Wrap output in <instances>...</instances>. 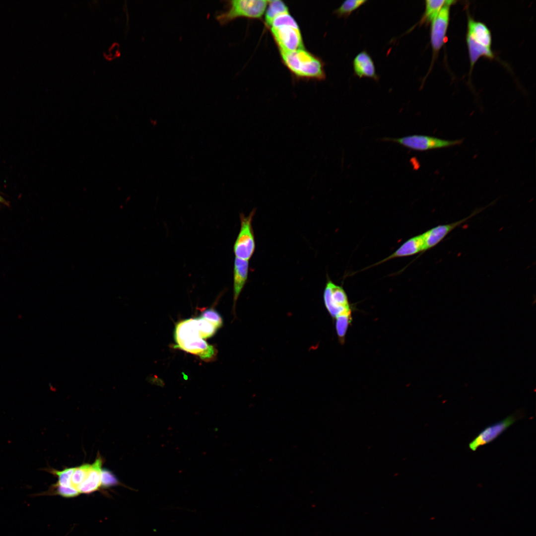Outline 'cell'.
I'll return each mask as SVG.
<instances>
[{
    "mask_svg": "<svg viewBox=\"0 0 536 536\" xmlns=\"http://www.w3.org/2000/svg\"><path fill=\"white\" fill-rule=\"evenodd\" d=\"M280 55L283 63L295 75L320 80L325 78L322 61L304 49L280 52Z\"/></svg>",
    "mask_w": 536,
    "mask_h": 536,
    "instance_id": "6da1fadb",
    "label": "cell"
},
{
    "mask_svg": "<svg viewBox=\"0 0 536 536\" xmlns=\"http://www.w3.org/2000/svg\"><path fill=\"white\" fill-rule=\"evenodd\" d=\"M228 2L227 10L219 12L216 15V19L222 25L240 17L250 18H261L264 13L268 1L233 0Z\"/></svg>",
    "mask_w": 536,
    "mask_h": 536,
    "instance_id": "7a4b0ae2",
    "label": "cell"
},
{
    "mask_svg": "<svg viewBox=\"0 0 536 536\" xmlns=\"http://www.w3.org/2000/svg\"><path fill=\"white\" fill-rule=\"evenodd\" d=\"M382 139L384 141L395 142L410 149L420 151L447 148L460 145L463 141L462 139L446 140L421 134H413L398 138L384 137Z\"/></svg>",
    "mask_w": 536,
    "mask_h": 536,
    "instance_id": "3957f363",
    "label": "cell"
},
{
    "mask_svg": "<svg viewBox=\"0 0 536 536\" xmlns=\"http://www.w3.org/2000/svg\"><path fill=\"white\" fill-rule=\"evenodd\" d=\"M254 215V210L248 216L240 214V231L233 247L235 258L249 261L255 252L256 244L252 227Z\"/></svg>",
    "mask_w": 536,
    "mask_h": 536,
    "instance_id": "277c9868",
    "label": "cell"
},
{
    "mask_svg": "<svg viewBox=\"0 0 536 536\" xmlns=\"http://www.w3.org/2000/svg\"><path fill=\"white\" fill-rule=\"evenodd\" d=\"M325 307L333 318L351 313L347 296L342 287L329 279L323 293Z\"/></svg>",
    "mask_w": 536,
    "mask_h": 536,
    "instance_id": "5b68a950",
    "label": "cell"
},
{
    "mask_svg": "<svg viewBox=\"0 0 536 536\" xmlns=\"http://www.w3.org/2000/svg\"><path fill=\"white\" fill-rule=\"evenodd\" d=\"M456 2L455 0H450L441 9L431 22L430 42L433 51V63L440 50L446 42L450 19V7Z\"/></svg>",
    "mask_w": 536,
    "mask_h": 536,
    "instance_id": "8992f818",
    "label": "cell"
},
{
    "mask_svg": "<svg viewBox=\"0 0 536 536\" xmlns=\"http://www.w3.org/2000/svg\"><path fill=\"white\" fill-rule=\"evenodd\" d=\"M174 347L195 354L206 361L213 358L216 354L214 347L201 337L199 331L188 334L176 342Z\"/></svg>",
    "mask_w": 536,
    "mask_h": 536,
    "instance_id": "52a82bcc",
    "label": "cell"
},
{
    "mask_svg": "<svg viewBox=\"0 0 536 536\" xmlns=\"http://www.w3.org/2000/svg\"><path fill=\"white\" fill-rule=\"evenodd\" d=\"M516 414H512L504 419L491 424L482 430L469 444V447L475 451L479 447L492 442L518 419Z\"/></svg>",
    "mask_w": 536,
    "mask_h": 536,
    "instance_id": "ba28073f",
    "label": "cell"
},
{
    "mask_svg": "<svg viewBox=\"0 0 536 536\" xmlns=\"http://www.w3.org/2000/svg\"><path fill=\"white\" fill-rule=\"evenodd\" d=\"M270 30L280 52H292L304 49L299 28L281 26L271 28Z\"/></svg>",
    "mask_w": 536,
    "mask_h": 536,
    "instance_id": "9c48e42d",
    "label": "cell"
},
{
    "mask_svg": "<svg viewBox=\"0 0 536 536\" xmlns=\"http://www.w3.org/2000/svg\"><path fill=\"white\" fill-rule=\"evenodd\" d=\"M477 213L476 211L467 217L453 223L437 226L421 234L423 251H426L437 245L453 230Z\"/></svg>",
    "mask_w": 536,
    "mask_h": 536,
    "instance_id": "30bf717a",
    "label": "cell"
},
{
    "mask_svg": "<svg viewBox=\"0 0 536 536\" xmlns=\"http://www.w3.org/2000/svg\"><path fill=\"white\" fill-rule=\"evenodd\" d=\"M353 67L354 74L359 78L368 77L376 81L379 79L374 63L366 51L360 52L354 57Z\"/></svg>",
    "mask_w": 536,
    "mask_h": 536,
    "instance_id": "8fae6325",
    "label": "cell"
},
{
    "mask_svg": "<svg viewBox=\"0 0 536 536\" xmlns=\"http://www.w3.org/2000/svg\"><path fill=\"white\" fill-rule=\"evenodd\" d=\"M249 261L235 258L233 269V310L248 277Z\"/></svg>",
    "mask_w": 536,
    "mask_h": 536,
    "instance_id": "7c38bea8",
    "label": "cell"
},
{
    "mask_svg": "<svg viewBox=\"0 0 536 536\" xmlns=\"http://www.w3.org/2000/svg\"><path fill=\"white\" fill-rule=\"evenodd\" d=\"M103 460L99 456L91 465L85 479L77 487L79 493L89 494L99 489L101 486V473Z\"/></svg>",
    "mask_w": 536,
    "mask_h": 536,
    "instance_id": "4fadbf2b",
    "label": "cell"
},
{
    "mask_svg": "<svg viewBox=\"0 0 536 536\" xmlns=\"http://www.w3.org/2000/svg\"><path fill=\"white\" fill-rule=\"evenodd\" d=\"M467 35L478 44L491 49L492 37L490 30L484 23L475 21L469 15L468 16Z\"/></svg>",
    "mask_w": 536,
    "mask_h": 536,
    "instance_id": "5bb4252c",
    "label": "cell"
},
{
    "mask_svg": "<svg viewBox=\"0 0 536 536\" xmlns=\"http://www.w3.org/2000/svg\"><path fill=\"white\" fill-rule=\"evenodd\" d=\"M423 251V241L421 235L412 237L404 242L396 251L389 256L374 264L376 266L391 259L410 256Z\"/></svg>",
    "mask_w": 536,
    "mask_h": 536,
    "instance_id": "9a60e30c",
    "label": "cell"
},
{
    "mask_svg": "<svg viewBox=\"0 0 536 536\" xmlns=\"http://www.w3.org/2000/svg\"><path fill=\"white\" fill-rule=\"evenodd\" d=\"M466 41L470 61V72L474 65L480 57H485L489 59H493L494 58V55L491 49L478 44L467 35Z\"/></svg>",
    "mask_w": 536,
    "mask_h": 536,
    "instance_id": "2e32d148",
    "label": "cell"
},
{
    "mask_svg": "<svg viewBox=\"0 0 536 536\" xmlns=\"http://www.w3.org/2000/svg\"><path fill=\"white\" fill-rule=\"evenodd\" d=\"M450 0H427L425 1L424 12L420 19V24L431 23L441 9Z\"/></svg>",
    "mask_w": 536,
    "mask_h": 536,
    "instance_id": "e0dca14e",
    "label": "cell"
},
{
    "mask_svg": "<svg viewBox=\"0 0 536 536\" xmlns=\"http://www.w3.org/2000/svg\"><path fill=\"white\" fill-rule=\"evenodd\" d=\"M268 7L266 10L265 21L269 26L272 20L277 15L288 12V7L282 1L279 0H270L268 2Z\"/></svg>",
    "mask_w": 536,
    "mask_h": 536,
    "instance_id": "ac0fdd59",
    "label": "cell"
},
{
    "mask_svg": "<svg viewBox=\"0 0 536 536\" xmlns=\"http://www.w3.org/2000/svg\"><path fill=\"white\" fill-rule=\"evenodd\" d=\"M367 2V0H347L336 8L334 13L339 17H348L354 10Z\"/></svg>",
    "mask_w": 536,
    "mask_h": 536,
    "instance_id": "d6986e66",
    "label": "cell"
},
{
    "mask_svg": "<svg viewBox=\"0 0 536 536\" xmlns=\"http://www.w3.org/2000/svg\"><path fill=\"white\" fill-rule=\"evenodd\" d=\"M75 468H66L62 470H58L53 468H49L45 470L57 476L58 481L57 485L62 486L68 487L72 486L71 478Z\"/></svg>",
    "mask_w": 536,
    "mask_h": 536,
    "instance_id": "ffe728a7",
    "label": "cell"
},
{
    "mask_svg": "<svg viewBox=\"0 0 536 536\" xmlns=\"http://www.w3.org/2000/svg\"><path fill=\"white\" fill-rule=\"evenodd\" d=\"M79 492L78 489L72 486L65 487L54 484L51 485L47 491L35 495H59L64 497L68 498L77 496L79 495Z\"/></svg>",
    "mask_w": 536,
    "mask_h": 536,
    "instance_id": "44dd1931",
    "label": "cell"
},
{
    "mask_svg": "<svg viewBox=\"0 0 536 536\" xmlns=\"http://www.w3.org/2000/svg\"><path fill=\"white\" fill-rule=\"evenodd\" d=\"M351 313L344 314L335 318V330L338 339L341 343L344 341L348 326L351 321Z\"/></svg>",
    "mask_w": 536,
    "mask_h": 536,
    "instance_id": "7402d4cb",
    "label": "cell"
},
{
    "mask_svg": "<svg viewBox=\"0 0 536 536\" xmlns=\"http://www.w3.org/2000/svg\"><path fill=\"white\" fill-rule=\"evenodd\" d=\"M281 26H290L299 28L297 22L289 12L277 15L272 20L269 25L270 28Z\"/></svg>",
    "mask_w": 536,
    "mask_h": 536,
    "instance_id": "603a6c76",
    "label": "cell"
},
{
    "mask_svg": "<svg viewBox=\"0 0 536 536\" xmlns=\"http://www.w3.org/2000/svg\"><path fill=\"white\" fill-rule=\"evenodd\" d=\"M90 468L91 465L88 464H83L75 468L71 478L72 486L77 488L86 478Z\"/></svg>",
    "mask_w": 536,
    "mask_h": 536,
    "instance_id": "cb8c5ba5",
    "label": "cell"
},
{
    "mask_svg": "<svg viewBox=\"0 0 536 536\" xmlns=\"http://www.w3.org/2000/svg\"><path fill=\"white\" fill-rule=\"evenodd\" d=\"M195 319L201 336L203 339L210 337L214 335L217 328L212 324L201 317Z\"/></svg>",
    "mask_w": 536,
    "mask_h": 536,
    "instance_id": "d4e9b609",
    "label": "cell"
},
{
    "mask_svg": "<svg viewBox=\"0 0 536 536\" xmlns=\"http://www.w3.org/2000/svg\"><path fill=\"white\" fill-rule=\"evenodd\" d=\"M201 316L212 324L217 329L222 325L223 321L221 316L213 309L209 308L202 311Z\"/></svg>",
    "mask_w": 536,
    "mask_h": 536,
    "instance_id": "484cf974",
    "label": "cell"
},
{
    "mask_svg": "<svg viewBox=\"0 0 536 536\" xmlns=\"http://www.w3.org/2000/svg\"><path fill=\"white\" fill-rule=\"evenodd\" d=\"M119 482L115 475L107 469H103L101 473V486L104 488L117 485Z\"/></svg>",
    "mask_w": 536,
    "mask_h": 536,
    "instance_id": "4316f807",
    "label": "cell"
},
{
    "mask_svg": "<svg viewBox=\"0 0 536 536\" xmlns=\"http://www.w3.org/2000/svg\"><path fill=\"white\" fill-rule=\"evenodd\" d=\"M2 201V199L1 198H0V201Z\"/></svg>",
    "mask_w": 536,
    "mask_h": 536,
    "instance_id": "83f0119b",
    "label": "cell"
}]
</instances>
